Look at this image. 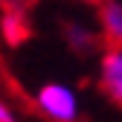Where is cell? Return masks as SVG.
<instances>
[{"instance_id": "4", "label": "cell", "mask_w": 122, "mask_h": 122, "mask_svg": "<svg viewBox=\"0 0 122 122\" xmlns=\"http://www.w3.org/2000/svg\"><path fill=\"white\" fill-rule=\"evenodd\" d=\"M64 38H67V44H70L73 52L87 55V52H93V50L99 47L102 32H99V26L93 29V26H87L84 20H73V23H67V29H64Z\"/></svg>"}, {"instance_id": "2", "label": "cell", "mask_w": 122, "mask_h": 122, "mask_svg": "<svg viewBox=\"0 0 122 122\" xmlns=\"http://www.w3.org/2000/svg\"><path fill=\"white\" fill-rule=\"evenodd\" d=\"M99 90L122 111V47H108L99 55Z\"/></svg>"}, {"instance_id": "3", "label": "cell", "mask_w": 122, "mask_h": 122, "mask_svg": "<svg viewBox=\"0 0 122 122\" xmlns=\"http://www.w3.org/2000/svg\"><path fill=\"white\" fill-rule=\"evenodd\" d=\"M96 26L108 47H122V0H102L96 12Z\"/></svg>"}, {"instance_id": "5", "label": "cell", "mask_w": 122, "mask_h": 122, "mask_svg": "<svg viewBox=\"0 0 122 122\" xmlns=\"http://www.w3.org/2000/svg\"><path fill=\"white\" fill-rule=\"evenodd\" d=\"M0 122H20V116H18V111L12 108V105L0 96Z\"/></svg>"}, {"instance_id": "1", "label": "cell", "mask_w": 122, "mask_h": 122, "mask_svg": "<svg viewBox=\"0 0 122 122\" xmlns=\"http://www.w3.org/2000/svg\"><path fill=\"white\" fill-rule=\"evenodd\" d=\"M35 108L50 122H79L81 116V102L64 81H44L35 93Z\"/></svg>"}]
</instances>
